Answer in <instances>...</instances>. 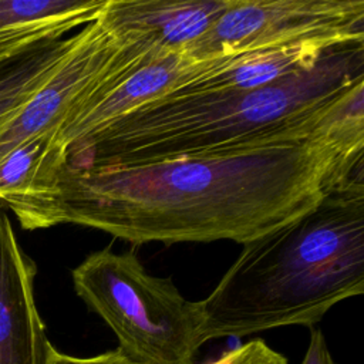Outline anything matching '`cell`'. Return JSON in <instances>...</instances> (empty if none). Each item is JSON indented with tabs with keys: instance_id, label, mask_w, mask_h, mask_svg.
Segmentation results:
<instances>
[{
	"instance_id": "6da1fadb",
	"label": "cell",
	"mask_w": 364,
	"mask_h": 364,
	"mask_svg": "<svg viewBox=\"0 0 364 364\" xmlns=\"http://www.w3.org/2000/svg\"><path fill=\"white\" fill-rule=\"evenodd\" d=\"M363 162L364 132L125 166L67 161L23 228L75 223L134 245H243L314 208Z\"/></svg>"
},
{
	"instance_id": "7a4b0ae2",
	"label": "cell",
	"mask_w": 364,
	"mask_h": 364,
	"mask_svg": "<svg viewBox=\"0 0 364 364\" xmlns=\"http://www.w3.org/2000/svg\"><path fill=\"white\" fill-rule=\"evenodd\" d=\"M364 132V41L338 44L304 73L239 92L146 102L68 148L77 166L108 168Z\"/></svg>"
},
{
	"instance_id": "3957f363",
	"label": "cell",
	"mask_w": 364,
	"mask_h": 364,
	"mask_svg": "<svg viewBox=\"0 0 364 364\" xmlns=\"http://www.w3.org/2000/svg\"><path fill=\"white\" fill-rule=\"evenodd\" d=\"M364 291V169L310 210L243 243L212 293L198 301L206 343L284 326L313 327Z\"/></svg>"
},
{
	"instance_id": "277c9868",
	"label": "cell",
	"mask_w": 364,
	"mask_h": 364,
	"mask_svg": "<svg viewBox=\"0 0 364 364\" xmlns=\"http://www.w3.org/2000/svg\"><path fill=\"white\" fill-rule=\"evenodd\" d=\"M75 293L115 333L118 350L138 364H193L202 316L171 277L149 274L135 252L109 247L88 255L74 270Z\"/></svg>"
},
{
	"instance_id": "5b68a950",
	"label": "cell",
	"mask_w": 364,
	"mask_h": 364,
	"mask_svg": "<svg viewBox=\"0 0 364 364\" xmlns=\"http://www.w3.org/2000/svg\"><path fill=\"white\" fill-rule=\"evenodd\" d=\"M309 40L364 41V1L232 0L183 55L205 61Z\"/></svg>"
},
{
	"instance_id": "8992f818",
	"label": "cell",
	"mask_w": 364,
	"mask_h": 364,
	"mask_svg": "<svg viewBox=\"0 0 364 364\" xmlns=\"http://www.w3.org/2000/svg\"><path fill=\"white\" fill-rule=\"evenodd\" d=\"M122 43V54L111 73L73 107L60 125L57 135L67 151L134 109L171 92L202 63L162 53L142 40Z\"/></svg>"
},
{
	"instance_id": "52a82bcc",
	"label": "cell",
	"mask_w": 364,
	"mask_h": 364,
	"mask_svg": "<svg viewBox=\"0 0 364 364\" xmlns=\"http://www.w3.org/2000/svg\"><path fill=\"white\" fill-rule=\"evenodd\" d=\"M122 50L124 43L117 40L98 18L85 24L77 46L0 129V159L23 142L60 128L73 107L111 73Z\"/></svg>"
},
{
	"instance_id": "ba28073f",
	"label": "cell",
	"mask_w": 364,
	"mask_h": 364,
	"mask_svg": "<svg viewBox=\"0 0 364 364\" xmlns=\"http://www.w3.org/2000/svg\"><path fill=\"white\" fill-rule=\"evenodd\" d=\"M36 264L0 203V364H46L50 351L34 300Z\"/></svg>"
},
{
	"instance_id": "9c48e42d",
	"label": "cell",
	"mask_w": 364,
	"mask_h": 364,
	"mask_svg": "<svg viewBox=\"0 0 364 364\" xmlns=\"http://www.w3.org/2000/svg\"><path fill=\"white\" fill-rule=\"evenodd\" d=\"M232 0H107L98 21L119 41L142 40L155 50L183 55Z\"/></svg>"
},
{
	"instance_id": "30bf717a",
	"label": "cell",
	"mask_w": 364,
	"mask_h": 364,
	"mask_svg": "<svg viewBox=\"0 0 364 364\" xmlns=\"http://www.w3.org/2000/svg\"><path fill=\"white\" fill-rule=\"evenodd\" d=\"M338 44L327 40H309L205 60L161 98L257 90L311 70L330 48Z\"/></svg>"
},
{
	"instance_id": "8fae6325",
	"label": "cell",
	"mask_w": 364,
	"mask_h": 364,
	"mask_svg": "<svg viewBox=\"0 0 364 364\" xmlns=\"http://www.w3.org/2000/svg\"><path fill=\"white\" fill-rule=\"evenodd\" d=\"M57 131L37 135L0 159V203L21 225L54 195L58 172L67 162V148Z\"/></svg>"
},
{
	"instance_id": "7c38bea8",
	"label": "cell",
	"mask_w": 364,
	"mask_h": 364,
	"mask_svg": "<svg viewBox=\"0 0 364 364\" xmlns=\"http://www.w3.org/2000/svg\"><path fill=\"white\" fill-rule=\"evenodd\" d=\"M107 0H0V61L98 18Z\"/></svg>"
},
{
	"instance_id": "4fadbf2b",
	"label": "cell",
	"mask_w": 364,
	"mask_h": 364,
	"mask_svg": "<svg viewBox=\"0 0 364 364\" xmlns=\"http://www.w3.org/2000/svg\"><path fill=\"white\" fill-rule=\"evenodd\" d=\"M80 33L46 40L0 61V129L77 46Z\"/></svg>"
},
{
	"instance_id": "5bb4252c",
	"label": "cell",
	"mask_w": 364,
	"mask_h": 364,
	"mask_svg": "<svg viewBox=\"0 0 364 364\" xmlns=\"http://www.w3.org/2000/svg\"><path fill=\"white\" fill-rule=\"evenodd\" d=\"M209 364H287V360L284 355L270 348L263 340L255 338L229 350Z\"/></svg>"
},
{
	"instance_id": "9a60e30c",
	"label": "cell",
	"mask_w": 364,
	"mask_h": 364,
	"mask_svg": "<svg viewBox=\"0 0 364 364\" xmlns=\"http://www.w3.org/2000/svg\"><path fill=\"white\" fill-rule=\"evenodd\" d=\"M46 364H138L122 354L118 348L94 357H74L60 353L53 346L50 347Z\"/></svg>"
},
{
	"instance_id": "2e32d148",
	"label": "cell",
	"mask_w": 364,
	"mask_h": 364,
	"mask_svg": "<svg viewBox=\"0 0 364 364\" xmlns=\"http://www.w3.org/2000/svg\"><path fill=\"white\" fill-rule=\"evenodd\" d=\"M310 328V341L300 364H338L333 358L321 330L314 327Z\"/></svg>"
}]
</instances>
